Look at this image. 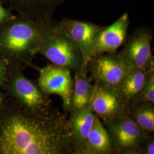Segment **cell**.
<instances>
[{"label":"cell","instance_id":"obj_21","mask_svg":"<svg viewBox=\"0 0 154 154\" xmlns=\"http://www.w3.org/2000/svg\"><path fill=\"white\" fill-rule=\"evenodd\" d=\"M2 4L0 1V26L11 21L16 16V15L12 13L11 10L9 8H5Z\"/></svg>","mask_w":154,"mask_h":154},{"label":"cell","instance_id":"obj_4","mask_svg":"<svg viewBox=\"0 0 154 154\" xmlns=\"http://www.w3.org/2000/svg\"><path fill=\"white\" fill-rule=\"evenodd\" d=\"M105 126L111 140L112 153L139 154L143 140L149 135L128 114L107 122Z\"/></svg>","mask_w":154,"mask_h":154},{"label":"cell","instance_id":"obj_5","mask_svg":"<svg viewBox=\"0 0 154 154\" xmlns=\"http://www.w3.org/2000/svg\"><path fill=\"white\" fill-rule=\"evenodd\" d=\"M152 38L151 29L146 27L137 28L126 39L123 49L117 53V55L129 69H154V58L151 50Z\"/></svg>","mask_w":154,"mask_h":154},{"label":"cell","instance_id":"obj_12","mask_svg":"<svg viewBox=\"0 0 154 154\" xmlns=\"http://www.w3.org/2000/svg\"><path fill=\"white\" fill-rule=\"evenodd\" d=\"M94 116L89 103L71 116L69 123L72 154H88V139Z\"/></svg>","mask_w":154,"mask_h":154},{"label":"cell","instance_id":"obj_2","mask_svg":"<svg viewBox=\"0 0 154 154\" xmlns=\"http://www.w3.org/2000/svg\"><path fill=\"white\" fill-rule=\"evenodd\" d=\"M53 22L17 14L0 26V58L9 65L30 64Z\"/></svg>","mask_w":154,"mask_h":154},{"label":"cell","instance_id":"obj_14","mask_svg":"<svg viewBox=\"0 0 154 154\" xmlns=\"http://www.w3.org/2000/svg\"><path fill=\"white\" fill-rule=\"evenodd\" d=\"M88 63H83L81 68L75 72L70 111L72 116L88 105L93 93L94 85L91 84V77L88 75Z\"/></svg>","mask_w":154,"mask_h":154},{"label":"cell","instance_id":"obj_7","mask_svg":"<svg viewBox=\"0 0 154 154\" xmlns=\"http://www.w3.org/2000/svg\"><path fill=\"white\" fill-rule=\"evenodd\" d=\"M39 72L38 86L47 94H57L63 100L66 112H70L73 81L71 71L62 66L48 64L42 68H37Z\"/></svg>","mask_w":154,"mask_h":154},{"label":"cell","instance_id":"obj_6","mask_svg":"<svg viewBox=\"0 0 154 154\" xmlns=\"http://www.w3.org/2000/svg\"><path fill=\"white\" fill-rule=\"evenodd\" d=\"M129 70L116 52L96 54L90 58L88 63V70L95 82L114 90L121 84Z\"/></svg>","mask_w":154,"mask_h":154},{"label":"cell","instance_id":"obj_19","mask_svg":"<svg viewBox=\"0 0 154 154\" xmlns=\"http://www.w3.org/2000/svg\"><path fill=\"white\" fill-rule=\"evenodd\" d=\"M139 154H154V137L153 134L149 135L143 140L139 149Z\"/></svg>","mask_w":154,"mask_h":154},{"label":"cell","instance_id":"obj_8","mask_svg":"<svg viewBox=\"0 0 154 154\" xmlns=\"http://www.w3.org/2000/svg\"><path fill=\"white\" fill-rule=\"evenodd\" d=\"M54 26L77 46L82 52L84 61L88 63L90 58L95 55V39L103 26L67 18L54 23Z\"/></svg>","mask_w":154,"mask_h":154},{"label":"cell","instance_id":"obj_13","mask_svg":"<svg viewBox=\"0 0 154 154\" xmlns=\"http://www.w3.org/2000/svg\"><path fill=\"white\" fill-rule=\"evenodd\" d=\"M66 0H0L11 10L45 22L53 21L57 8Z\"/></svg>","mask_w":154,"mask_h":154},{"label":"cell","instance_id":"obj_10","mask_svg":"<svg viewBox=\"0 0 154 154\" xmlns=\"http://www.w3.org/2000/svg\"><path fill=\"white\" fill-rule=\"evenodd\" d=\"M9 88L18 102L32 110L42 111L51 107L49 95L21 72H16L11 77Z\"/></svg>","mask_w":154,"mask_h":154},{"label":"cell","instance_id":"obj_11","mask_svg":"<svg viewBox=\"0 0 154 154\" xmlns=\"http://www.w3.org/2000/svg\"><path fill=\"white\" fill-rule=\"evenodd\" d=\"M129 25V16L125 13L110 26H103L95 39V54L116 52L126 40Z\"/></svg>","mask_w":154,"mask_h":154},{"label":"cell","instance_id":"obj_20","mask_svg":"<svg viewBox=\"0 0 154 154\" xmlns=\"http://www.w3.org/2000/svg\"><path fill=\"white\" fill-rule=\"evenodd\" d=\"M9 64L5 61L0 58V88H1L6 81L7 79V66ZM3 96L0 91V106L3 104Z\"/></svg>","mask_w":154,"mask_h":154},{"label":"cell","instance_id":"obj_17","mask_svg":"<svg viewBox=\"0 0 154 154\" xmlns=\"http://www.w3.org/2000/svg\"><path fill=\"white\" fill-rule=\"evenodd\" d=\"M154 103H140L129 107L128 115L147 135L154 130Z\"/></svg>","mask_w":154,"mask_h":154},{"label":"cell","instance_id":"obj_16","mask_svg":"<svg viewBox=\"0 0 154 154\" xmlns=\"http://www.w3.org/2000/svg\"><path fill=\"white\" fill-rule=\"evenodd\" d=\"M112 154L110 137L99 117L95 114L88 139V154Z\"/></svg>","mask_w":154,"mask_h":154},{"label":"cell","instance_id":"obj_18","mask_svg":"<svg viewBox=\"0 0 154 154\" xmlns=\"http://www.w3.org/2000/svg\"><path fill=\"white\" fill-rule=\"evenodd\" d=\"M140 103H154V69L149 72L142 91L130 106Z\"/></svg>","mask_w":154,"mask_h":154},{"label":"cell","instance_id":"obj_15","mask_svg":"<svg viewBox=\"0 0 154 154\" xmlns=\"http://www.w3.org/2000/svg\"><path fill=\"white\" fill-rule=\"evenodd\" d=\"M152 70L130 69L121 84L116 88V93L129 107L142 91L149 73Z\"/></svg>","mask_w":154,"mask_h":154},{"label":"cell","instance_id":"obj_9","mask_svg":"<svg viewBox=\"0 0 154 154\" xmlns=\"http://www.w3.org/2000/svg\"><path fill=\"white\" fill-rule=\"evenodd\" d=\"M94 113L104 124L128 114L129 106L123 100L116 90L95 82L93 93L89 102Z\"/></svg>","mask_w":154,"mask_h":154},{"label":"cell","instance_id":"obj_3","mask_svg":"<svg viewBox=\"0 0 154 154\" xmlns=\"http://www.w3.org/2000/svg\"><path fill=\"white\" fill-rule=\"evenodd\" d=\"M54 23L46 33L38 53L54 65L76 72L85 62L82 52L67 36L55 29Z\"/></svg>","mask_w":154,"mask_h":154},{"label":"cell","instance_id":"obj_1","mask_svg":"<svg viewBox=\"0 0 154 154\" xmlns=\"http://www.w3.org/2000/svg\"><path fill=\"white\" fill-rule=\"evenodd\" d=\"M72 154L66 116L32 110L17 100L0 106V154Z\"/></svg>","mask_w":154,"mask_h":154}]
</instances>
